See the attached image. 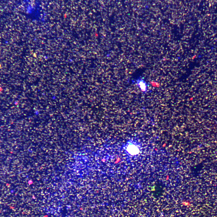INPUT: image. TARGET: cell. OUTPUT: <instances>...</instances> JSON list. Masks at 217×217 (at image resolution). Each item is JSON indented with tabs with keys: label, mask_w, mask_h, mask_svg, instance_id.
Here are the masks:
<instances>
[{
	"label": "cell",
	"mask_w": 217,
	"mask_h": 217,
	"mask_svg": "<svg viewBox=\"0 0 217 217\" xmlns=\"http://www.w3.org/2000/svg\"><path fill=\"white\" fill-rule=\"evenodd\" d=\"M137 83L140 89L143 92L145 93L147 91V84L145 80L140 79L137 80Z\"/></svg>",
	"instance_id": "1"
}]
</instances>
